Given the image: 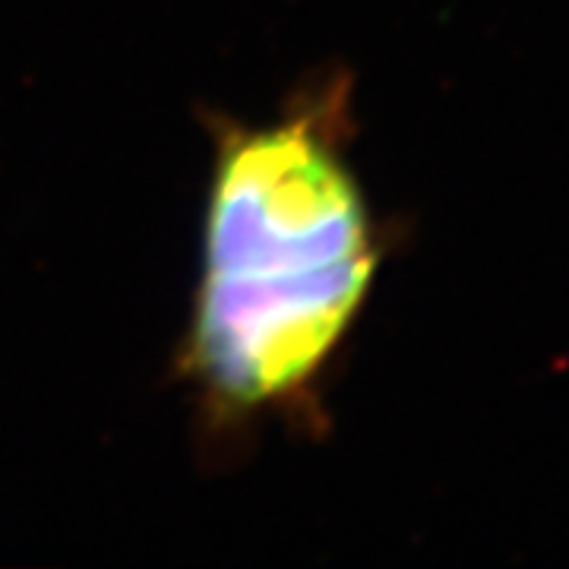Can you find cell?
<instances>
[{
	"label": "cell",
	"instance_id": "1",
	"mask_svg": "<svg viewBox=\"0 0 569 569\" xmlns=\"http://www.w3.org/2000/svg\"><path fill=\"white\" fill-rule=\"evenodd\" d=\"M346 77L269 123L216 133L203 269L178 367L209 425L301 406L348 339L380 269V234L348 164Z\"/></svg>",
	"mask_w": 569,
	"mask_h": 569
}]
</instances>
